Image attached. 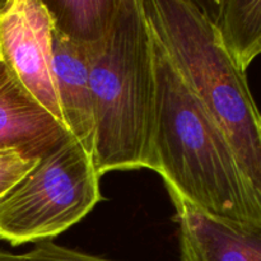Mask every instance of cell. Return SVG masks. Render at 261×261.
Segmentation results:
<instances>
[{"instance_id": "14", "label": "cell", "mask_w": 261, "mask_h": 261, "mask_svg": "<svg viewBox=\"0 0 261 261\" xmlns=\"http://www.w3.org/2000/svg\"><path fill=\"white\" fill-rule=\"evenodd\" d=\"M3 2H4V0H0V7H2V4H3Z\"/></svg>"}, {"instance_id": "8", "label": "cell", "mask_w": 261, "mask_h": 261, "mask_svg": "<svg viewBox=\"0 0 261 261\" xmlns=\"http://www.w3.org/2000/svg\"><path fill=\"white\" fill-rule=\"evenodd\" d=\"M54 76L63 121L69 134L93 154V96L89 54L54 30Z\"/></svg>"}, {"instance_id": "6", "label": "cell", "mask_w": 261, "mask_h": 261, "mask_svg": "<svg viewBox=\"0 0 261 261\" xmlns=\"http://www.w3.org/2000/svg\"><path fill=\"white\" fill-rule=\"evenodd\" d=\"M180 228L181 261H261V227L212 217L172 200Z\"/></svg>"}, {"instance_id": "12", "label": "cell", "mask_w": 261, "mask_h": 261, "mask_svg": "<svg viewBox=\"0 0 261 261\" xmlns=\"http://www.w3.org/2000/svg\"><path fill=\"white\" fill-rule=\"evenodd\" d=\"M23 257L25 261H112L66 249L51 241L40 242L31 251L23 255Z\"/></svg>"}, {"instance_id": "10", "label": "cell", "mask_w": 261, "mask_h": 261, "mask_svg": "<svg viewBox=\"0 0 261 261\" xmlns=\"http://www.w3.org/2000/svg\"><path fill=\"white\" fill-rule=\"evenodd\" d=\"M56 33L88 54L106 41L119 0H43Z\"/></svg>"}, {"instance_id": "1", "label": "cell", "mask_w": 261, "mask_h": 261, "mask_svg": "<svg viewBox=\"0 0 261 261\" xmlns=\"http://www.w3.org/2000/svg\"><path fill=\"white\" fill-rule=\"evenodd\" d=\"M154 37V35H153ZM157 107L150 170L172 200L261 227V198L231 144L154 37Z\"/></svg>"}, {"instance_id": "2", "label": "cell", "mask_w": 261, "mask_h": 261, "mask_svg": "<svg viewBox=\"0 0 261 261\" xmlns=\"http://www.w3.org/2000/svg\"><path fill=\"white\" fill-rule=\"evenodd\" d=\"M94 167L149 168L157 107L154 37L143 0H119L103 45L89 54Z\"/></svg>"}, {"instance_id": "5", "label": "cell", "mask_w": 261, "mask_h": 261, "mask_svg": "<svg viewBox=\"0 0 261 261\" xmlns=\"http://www.w3.org/2000/svg\"><path fill=\"white\" fill-rule=\"evenodd\" d=\"M0 60L25 92L64 125L54 76V23L43 0L3 2Z\"/></svg>"}, {"instance_id": "9", "label": "cell", "mask_w": 261, "mask_h": 261, "mask_svg": "<svg viewBox=\"0 0 261 261\" xmlns=\"http://www.w3.org/2000/svg\"><path fill=\"white\" fill-rule=\"evenodd\" d=\"M217 40L239 70L246 73L261 55V0L198 2Z\"/></svg>"}, {"instance_id": "7", "label": "cell", "mask_w": 261, "mask_h": 261, "mask_svg": "<svg viewBox=\"0 0 261 261\" xmlns=\"http://www.w3.org/2000/svg\"><path fill=\"white\" fill-rule=\"evenodd\" d=\"M69 137L66 127L25 92L0 60V150L40 158Z\"/></svg>"}, {"instance_id": "11", "label": "cell", "mask_w": 261, "mask_h": 261, "mask_svg": "<svg viewBox=\"0 0 261 261\" xmlns=\"http://www.w3.org/2000/svg\"><path fill=\"white\" fill-rule=\"evenodd\" d=\"M38 158L19 150H0V199L36 165Z\"/></svg>"}, {"instance_id": "3", "label": "cell", "mask_w": 261, "mask_h": 261, "mask_svg": "<svg viewBox=\"0 0 261 261\" xmlns=\"http://www.w3.org/2000/svg\"><path fill=\"white\" fill-rule=\"evenodd\" d=\"M160 45L231 144L261 198V114L246 73L234 66L198 2L143 0Z\"/></svg>"}, {"instance_id": "13", "label": "cell", "mask_w": 261, "mask_h": 261, "mask_svg": "<svg viewBox=\"0 0 261 261\" xmlns=\"http://www.w3.org/2000/svg\"><path fill=\"white\" fill-rule=\"evenodd\" d=\"M0 261H25L23 255H14L0 251Z\"/></svg>"}, {"instance_id": "4", "label": "cell", "mask_w": 261, "mask_h": 261, "mask_svg": "<svg viewBox=\"0 0 261 261\" xmlns=\"http://www.w3.org/2000/svg\"><path fill=\"white\" fill-rule=\"evenodd\" d=\"M99 178L92 154L70 135L0 199V240L19 246L58 237L103 200Z\"/></svg>"}]
</instances>
